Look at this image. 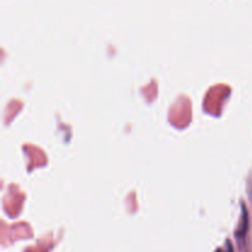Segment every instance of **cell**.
I'll use <instances>...</instances> for the list:
<instances>
[{
    "instance_id": "cell-1",
    "label": "cell",
    "mask_w": 252,
    "mask_h": 252,
    "mask_svg": "<svg viewBox=\"0 0 252 252\" xmlns=\"http://www.w3.org/2000/svg\"><path fill=\"white\" fill-rule=\"evenodd\" d=\"M216 252H234V251H233V248H231L230 243H228L225 246H224V248L218 249Z\"/></svg>"
}]
</instances>
